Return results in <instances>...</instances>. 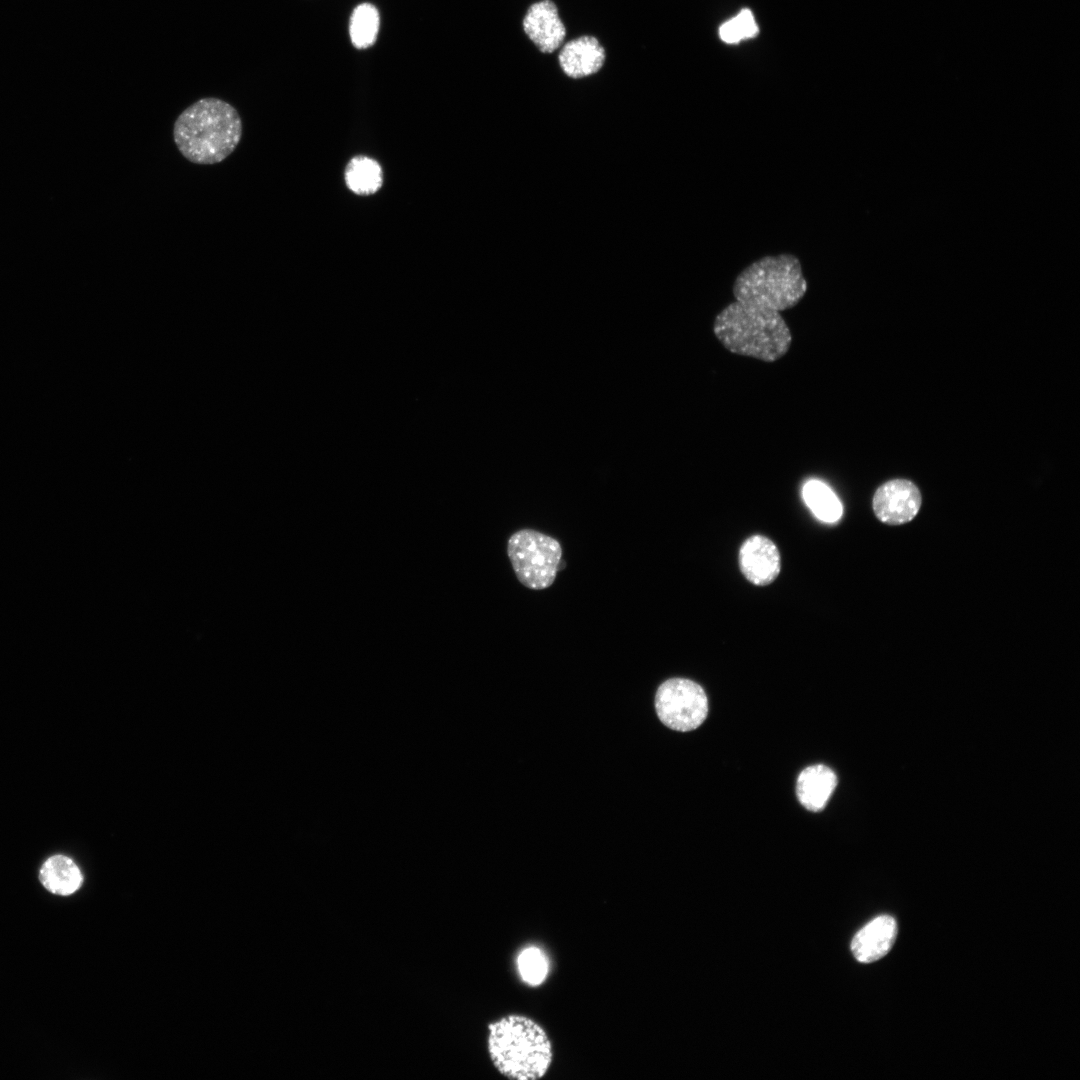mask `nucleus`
<instances>
[{
	"instance_id": "nucleus-1",
	"label": "nucleus",
	"mask_w": 1080,
	"mask_h": 1080,
	"mask_svg": "<svg viewBox=\"0 0 1080 1080\" xmlns=\"http://www.w3.org/2000/svg\"><path fill=\"white\" fill-rule=\"evenodd\" d=\"M242 137V120L234 106L205 97L184 109L174 122L173 139L184 158L199 165L225 160Z\"/></svg>"
},
{
	"instance_id": "nucleus-2",
	"label": "nucleus",
	"mask_w": 1080,
	"mask_h": 1080,
	"mask_svg": "<svg viewBox=\"0 0 1080 1080\" xmlns=\"http://www.w3.org/2000/svg\"><path fill=\"white\" fill-rule=\"evenodd\" d=\"M487 1049L497 1071L514 1080L541 1079L553 1060L546 1031L525 1015L510 1014L491 1022Z\"/></svg>"
},
{
	"instance_id": "nucleus-3",
	"label": "nucleus",
	"mask_w": 1080,
	"mask_h": 1080,
	"mask_svg": "<svg viewBox=\"0 0 1080 1080\" xmlns=\"http://www.w3.org/2000/svg\"><path fill=\"white\" fill-rule=\"evenodd\" d=\"M713 331L731 353L764 362L783 357L792 343V334L780 312L736 300L717 314Z\"/></svg>"
},
{
	"instance_id": "nucleus-4",
	"label": "nucleus",
	"mask_w": 1080,
	"mask_h": 1080,
	"mask_svg": "<svg viewBox=\"0 0 1080 1080\" xmlns=\"http://www.w3.org/2000/svg\"><path fill=\"white\" fill-rule=\"evenodd\" d=\"M807 288L799 259L784 253L764 256L742 270L733 294L743 304L780 312L796 306Z\"/></svg>"
},
{
	"instance_id": "nucleus-5",
	"label": "nucleus",
	"mask_w": 1080,
	"mask_h": 1080,
	"mask_svg": "<svg viewBox=\"0 0 1080 1080\" xmlns=\"http://www.w3.org/2000/svg\"><path fill=\"white\" fill-rule=\"evenodd\" d=\"M507 554L518 581L529 589L543 590L556 579L562 547L552 536L524 528L509 537Z\"/></svg>"
},
{
	"instance_id": "nucleus-6",
	"label": "nucleus",
	"mask_w": 1080,
	"mask_h": 1080,
	"mask_svg": "<svg viewBox=\"0 0 1080 1080\" xmlns=\"http://www.w3.org/2000/svg\"><path fill=\"white\" fill-rule=\"evenodd\" d=\"M655 709L665 726L687 732L698 728L706 719L708 699L698 683L686 678H670L656 691Z\"/></svg>"
},
{
	"instance_id": "nucleus-7",
	"label": "nucleus",
	"mask_w": 1080,
	"mask_h": 1080,
	"mask_svg": "<svg viewBox=\"0 0 1080 1080\" xmlns=\"http://www.w3.org/2000/svg\"><path fill=\"white\" fill-rule=\"evenodd\" d=\"M921 506V494L909 480L894 479L882 484L873 497L876 517L888 525L911 521Z\"/></svg>"
},
{
	"instance_id": "nucleus-8",
	"label": "nucleus",
	"mask_w": 1080,
	"mask_h": 1080,
	"mask_svg": "<svg viewBox=\"0 0 1080 1080\" xmlns=\"http://www.w3.org/2000/svg\"><path fill=\"white\" fill-rule=\"evenodd\" d=\"M738 560L744 577L757 586L772 583L780 573L779 550L771 539L763 535L747 538L740 547Z\"/></svg>"
},
{
	"instance_id": "nucleus-9",
	"label": "nucleus",
	"mask_w": 1080,
	"mask_h": 1080,
	"mask_svg": "<svg viewBox=\"0 0 1080 1080\" xmlns=\"http://www.w3.org/2000/svg\"><path fill=\"white\" fill-rule=\"evenodd\" d=\"M523 29L529 39L543 53H552L560 47L566 29L556 5L550 0L532 4L523 19Z\"/></svg>"
},
{
	"instance_id": "nucleus-10",
	"label": "nucleus",
	"mask_w": 1080,
	"mask_h": 1080,
	"mask_svg": "<svg viewBox=\"0 0 1080 1080\" xmlns=\"http://www.w3.org/2000/svg\"><path fill=\"white\" fill-rule=\"evenodd\" d=\"M897 936V923L889 915H881L861 928L851 942L857 961L871 963L883 958L892 948Z\"/></svg>"
},
{
	"instance_id": "nucleus-11",
	"label": "nucleus",
	"mask_w": 1080,
	"mask_h": 1080,
	"mask_svg": "<svg viewBox=\"0 0 1080 1080\" xmlns=\"http://www.w3.org/2000/svg\"><path fill=\"white\" fill-rule=\"evenodd\" d=\"M604 61V48L592 36H581L569 41L559 54V63L563 72L576 79L596 73L603 66Z\"/></svg>"
},
{
	"instance_id": "nucleus-12",
	"label": "nucleus",
	"mask_w": 1080,
	"mask_h": 1080,
	"mask_svg": "<svg viewBox=\"0 0 1080 1080\" xmlns=\"http://www.w3.org/2000/svg\"><path fill=\"white\" fill-rule=\"evenodd\" d=\"M837 785L835 773L822 764L805 768L798 776L796 794L799 802L807 810H822Z\"/></svg>"
},
{
	"instance_id": "nucleus-13",
	"label": "nucleus",
	"mask_w": 1080,
	"mask_h": 1080,
	"mask_svg": "<svg viewBox=\"0 0 1080 1080\" xmlns=\"http://www.w3.org/2000/svg\"><path fill=\"white\" fill-rule=\"evenodd\" d=\"M39 878L49 892L62 896L77 891L83 881L79 867L64 855L49 857L40 869Z\"/></svg>"
},
{
	"instance_id": "nucleus-14",
	"label": "nucleus",
	"mask_w": 1080,
	"mask_h": 1080,
	"mask_svg": "<svg viewBox=\"0 0 1080 1080\" xmlns=\"http://www.w3.org/2000/svg\"><path fill=\"white\" fill-rule=\"evenodd\" d=\"M802 496L813 514L825 523L837 522L843 512L842 504L833 490L819 480H810L802 489Z\"/></svg>"
},
{
	"instance_id": "nucleus-15",
	"label": "nucleus",
	"mask_w": 1080,
	"mask_h": 1080,
	"mask_svg": "<svg viewBox=\"0 0 1080 1080\" xmlns=\"http://www.w3.org/2000/svg\"><path fill=\"white\" fill-rule=\"evenodd\" d=\"M380 27V14L375 5L369 2L358 4L352 11L349 20V35L352 45L356 49H366L373 46L377 40Z\"/></svg>"
},
{
	"instance_id": "nucleus-16",
	"label": "nucleus",
	"mask_w": 1080,
	"mask_h": 1080,
	"mask_svg": "<svg viewBox=\"0 0 1080 1080\" xmlns=\"http://www.w3.org/2000/svg\"><path fill=\"white\" fill-rule=\"evenodd\" d=\"M345 180L348 188L356 194L375 193L382 185L381 167L371 158L357 156L348 163Z\"/></svg>"
},
{
	"instance_id": "nucleus-17",
	"label": "nucleus",
	"mask_w": 1080,
	"mask_h": 1080,
	"mask_svg": "<svg viewBox=\"0 0 1080 1080\" xmlns=\"http://www.w3.org/2000/svg\"><path fill=\"white\" fill-rule=\"evenodd\" d=\"M516 966L521 980L530 986L542 984L548 976L549 961L539 947L527 946L516 959Z\"/></svg>"
},
{
	"instance_id": "nucleus-18",
	"label": "nucleus",
	"mask_w": 1080,
	"mask_h": 1080,
	"mask_svg": "<svg viewBox=\"0 0 1080 1080\" xmlns=\"http://www.w3.org/2000/svg\"><path fill=\"white\" fill-rule=\"evenodd\" d=\"M733 21L742 39L754 37L758 32L754 17L747 9L742 10Z\"/></svg>"
},
{
	"instance_id": "nucleus-19",
	"label": "nucleus",
	"mask_w": 1080,
	"mask_h": 1080,
	"mask_svg": "<svg viewBox=\"0 0 1080 1080\" xmlns=\"http://www.w3.org/2000/svg\"><path fill=\"white\" fill-rule=\"evenodd\" d=\"M719 34L721 39L727 43H737L742 40L733 19L720 27Z\"/></svg>"
}]
</instances>
